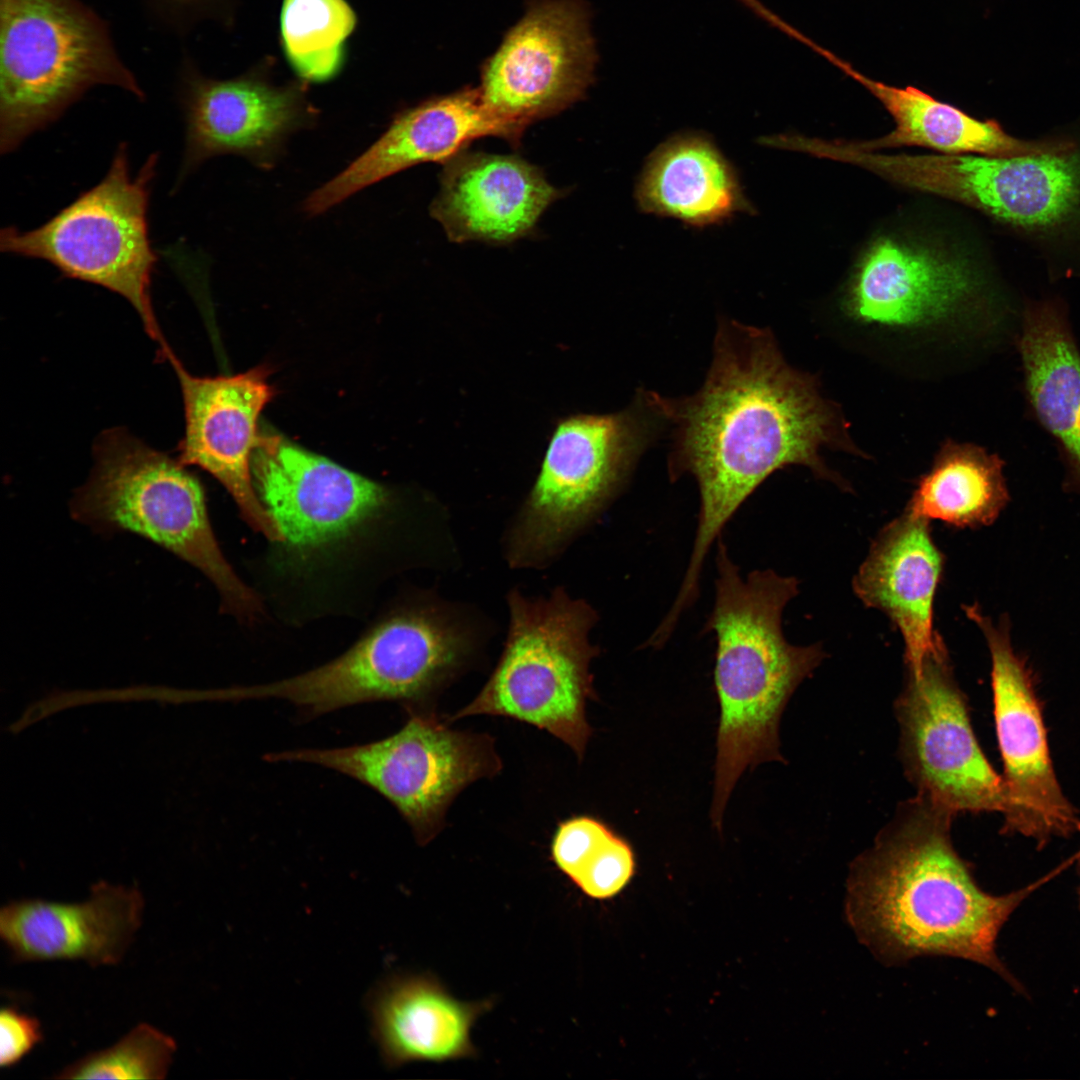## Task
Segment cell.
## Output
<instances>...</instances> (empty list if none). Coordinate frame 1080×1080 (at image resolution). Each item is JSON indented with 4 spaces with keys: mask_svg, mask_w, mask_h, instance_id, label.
Wrapping results in <instances>:
<instances>
[{
    "mask_svg": "<svg viewBox=\"0 0 1080 1080\" xmlns=\"http://www.w3.org/2000/svg\"><path fill=\"white\" fill-rule=\"evenodd\" d=\"M254 486L283 541L322 548L377 517L389 495L378 483L279 435L260 434L251 459Z\"/></svg>",
    "mask_w": 1080,
    "mask_h": 1080,
    "instance_id": "2e32d148",
    "label": "cell"
},
{
    "mask_svg": "<svg viewBox=\"0 0 1080 1080\" xmlns=\"http://www.w3.org/2000/svg\"><path fill=\"white\" fill-rule=\"evenodd\" d=\"M983 634L991 658L997 739L1003 761L1005 830L1045 842L1080 830V819L1057 781L1032 673L1011 641L1009 617L994 622L977 603L963 606Z\"/></svg>",
    "mask_w": 1080,
    "mask_h": 1080,
    "instance_id": "9a60e30c",
    "label": "cell"
},
{
    "mask_svg": "<svg viewBox=\"0 0 1080 1080\" xmlns=\"http://www.w3.org/2000/svg\"><path fill=\"white\" fill-rule=\"evenodd\" d=\"M409 718L396 733L370 743L331 749L269 753V762L317 764L371 787L412 828L421 845L441 830L446 811L469 784L501 770L488 735L449 728L434 713L407 707Z\"/></svg>",
    "mask_w": 1080,
    "mask_h": 1080,
    "instance_id": "8fae6325",
    "label": "cell"
},
{
    "mask_svg": "<svg viewBox=\"0 0 1080 1080\" xmlns=\"http://www.w3.org/2000/svg\"><path fill=\"white\" fill-rule=\"evenodd\" d=\"M664 420L644 391L619 412L559 419L512 529L511 565L538 567L556 556L621 488Z\"/></svg>",
    "mask_w": 1080,
    "mask_h": 1080,
    "instance_id": "9c48e42d",
    "label": "cell"
},
{
    "mask_svg": "<svg viewBox=\"0 0 1080 1080\" xmlns=\"http://www.w3.org/2000/svg\"><path fill=\"white\" fill-rule=\"evenodd\" d=\"M635 869L636 859L631 844L614 831L594 852L572 883L590 898L609 899L628 885Z\"/></svg>",
    "mask_w": 1080,
    "mask_h": 1080,
    "instance_id": "f546056e",
    "label": "cell"
},
{
    "mask_svg": "<svg viewBox=\"0 0 1080 1080\" xmlns=\"http://www.w3.org/2000/svg\"><path fill=\"white\" fill-rule=\"evenodd\" d=\"M1059 152L899 154L893 181L974 208L1027 243L1055 276L1080 277V128Z\"/></svg>",
    "mask_w": 1080,
    "mask_h": 1080,
    "instance_id": "52a82bcc",
    "label": "cell"
},
{
    "mask_svg": "<svg viewBox=\"0 0 1080 1080\" xmlns=\"http://www.w3.org/2000/svg\"><path fill=\"white\" fill-rule=\"evenodd\" d=\"M843 307L862 324L921 328L986 318L1000 326L1009 302L969 256L893 234L878 236L850 276Z\"/></svg>",
    "mask_w": 1080,
    "mask_h": 1080,
    "instance_id": "7c38bea8",
    "label": "cell"
},
{
    "mask_svg": "<svg viewBox=\"0 0 1080 1080\" xmlns=\"http://www.w3.org/2000/svg\"><path fill=\"white\" fill-rule=\"evenodd\" d=\"M157 162V154H151L133 176L128 146L119 144L100 182L34 229H2L0 249L47 261L65 277L122 296L166 359L172 350L158 326L150 293L157 255L149 237L148 207Z\"/></svg>",
    "mask_w": 1080,
    "mask_h": 1080,
    "instance_id": "8992f818",
    "label": "cell"
},
{
    "mask_svg": "<svg viewBox=\"0 0 1080 1080\" xmlns=\"http://www.w3.org/2000/svg\"><path fill=\"white\" fill-rule=\"evenodd\" d=\"M355 15L344 0H284L281 34L286 56L304 80L332 79L344 60Z\"/></svg>",
    "mask_w": 1080,
    "mask_h": 1080,
    "instance_id": "83f0119b",
    "label": "cell"
},
{
    "mask_svg": "<svg viewBox=\"0 0 1080 1080\" xmlns=\"http://www.w3.org/2000/svg\"><path fill=\"white\" fill-rule=\"evenodd\" d=\"M179 80L185 120L179 181L205 160L223 154L271 168L288 136L310 127L315 119L296 86L274 87L248 77L210 79L188 62L183 63Z\"/></svg>",
    "mask_w": 1080,
    "mask_h": 1080,
    "instance_id": "ac0fdd59",
    "label": "cell"
},
{
    "mask_svg": "<svg viewBox=\"0 0 1080 1080\" xmlns=\"http://www.w3.org/2000/svg\"><path fill=\"white\" fill-rule=\"evenodd\" d=\"M70 511L96 531L135 533L193 565L215 585L224 611L240 618L259 611V601L219 547L201 482L178 458L122 429L106 431Z\"/></svg>",
    "mask_w": 1080,
    "mask_h": 1080,
    "instance_id": "277c9868",
    "label": "cell"
},
{
    "mask_svg": "<svg viewBox=\"0 0 1080 1080\" xmlns=\"http://www.w3.org/2000/svg\"><path fill=\"white\" fill-rule=\"evenodd\" d=\"M185 417L178 460L211 474L230 493L243 519L268 539L282 542L281 532L256 492L251 459L259 441V415L273 398L270 370L253 368L235 376L191 375L172 354Z\"/></svg>",
    "mask_w": 1080,
    "mask_h": 1080,
    "instance_id": "e0dca14e",
    "label": "cell"
},
{
    "mask_svg": "<svg viewBox=\"0 0 1080 1080\" xmlns=\"http://www.w3.org/2000/svg\"><path fill=\"white\" fill-rule=\"evenodd\" d=\"M520 136L485 107L478 88L429 99L399 113L386 131L337 176L312 192L303 209L325 212L356 192L414 165L445 163L475 139Z\"/></svg>",
    "mask_w": 1080,
    "mask_h": 1080,
    "instance_id": "d6986e66",
    "label": "cell"
},
{
    "mask_svg": "<svg viewBox=\"0 0 1080 1080\" xmlns=\"http://www.w3.org/2000/svg\"><path fill=\"white\" fill-rule=\"evenodd\" d=\"M944 563L930 521L905 509L879 531L854 576L856 596L900 632L907 670L918 669L943 642L933 627V609Z\"/></svg>",
    "mask_w": 1080,
    "mask_h": 1080,
    "instance_id": "7402d4cb",
    "label": "cell"
},
{
    "mask_svg": "<svg viewBox=\"0 0 1080 1080\" xmlns=\"http://www.w3.org/2000/svg\"><path fill=\"white\" fill-rule=\"evenodd\" d=\"M716 568L715 600L704 632L716 638L719 724L711 820L722 831L727 802L746 769L783 761L781 716L825 652L820 644L797 646L784 636V609L799 592L795 577L771 569L742 577L721 537Z\"/></svg>",
    "mask_w": 1080,
    "mask_h": 1080,
    "instance_id": "3957f363",
    "label": "cell"
},
{
    "mask_svg": "<svg viewBox=\"0 0 1080 1080\" xmlns=\"http://www.w3.org/2000/svg\"><path fill=\"white\" fill-rule=\"evenodd\" d=\"M211 0H149L154 10L163 19L175 26L184 27L185 23L202 12Z\"/></svg>",
    "mask_w": 1080,
    "mask_h": 1080,
    "instance_id": "d6a6232c",
    "label": "cell"
},
{
    "mask_svg": "<svg viewBox=\"0 0 1080 1080\" xmlns=\"http://www.w3.org/2000/svg\"><path fill=\"white\" fill-rule=\"evenodd\" d=\"M1003 467L983 447L947 440L905 509L959 529L989 526L1010 500Z\"/></svg>",
    "mask_w": 1080,
    "mask_h": 1080,
    "instance_id": "4316f807",
    "label": "cell"
},
{
    "mask_svg": "<svg viewBox=\"0 0 1080 1080\" xmlns=\"http://www.w3.org/2000/svg\"><path fill=\"white\" fill-rule=\"evenodd\" d=\"M646 213L695 227L718 224L750 208L734 168L706 136L682 133L649 156L635 189Z\"/></svg>",
    "mask_w": 1080,
    "mask_h": 1080,
    "instance_id": "484cf974",
    "label": "cell"
},
{
    "mask_svg": "<svg viewBox=\"0 0 1080 1080\" xmlns=\"http://www.w3.org/2000/svg\"><path fill=\"white\" fill-rule=\"evenodd\" d=\"M560 195L518 156L463 150L444 163L430 213L451 241L505 244L527 235Z\"/></svg>",
    "mask_w": 1080,
    "mask_h": 1080,
    "instance_id": "44dd1931",
    "label": "cell"
},
{
    "mask_svg": "<svg viewBox=\"0 0 1080 1080\" xmlns=\"http://www.w3.org/2000/svg\"><path fill=\"white\" fill-rule=\"evenodd\" d=\"M950 810L919 795L902 803L850 867L845 913L860 941L886 964L950 956L990 968L1015 988L996 954L999 932L1032 891H983L956 852Z\"/></svg>",
    "mask_w": 1080,
    "mask_h": 1080,
    "instance_id": "7a4b0ae2",
    "label": "cell"
},
{
    "mask_svg": "<svg viewBox=\"0 0 1080 1080\" xmlns=\"http://www.w3.org/2000/svg\"><path fill=\"white\" fill-rule=\"evenodd\" d=\"M597 62L582 0H530L481 70L488 111L519 136L585 95Z\"/></svg>",
    "mask_w": 1080,
    "mask_h": 1080,
    "instance_id": "5bb4252c",
    "label": "cell"
},
{
    "mask_svg": "<svg viewBox=\"0 0 1080 1080\" xmlns=\"http://www.w3.org/2000/svg\"><path fill=\"white\" fill-rule=\"evenodd\" d=\"M793 38L804 43L843 73L867 89L893 117L896 126L879 138L851 142L864 151L919 146L945 154H978L1018 157L1067 149L1073 142L1071 130L1037 139H1023L1007 133L995 120H980L939 101L913 87H896L862 74L851 64L813 42L800 31Z\"/></svg>",
    "mask_w": 1080,
    "mask_h": 1080,
    "instance_id": "603a6c76",
    "label": "cell"
},
{
    "mask_svg": "<svg viewBox=\"0 0 1080 1080\" xmlns=\"http://www.w3.org/2000/svg\"><path fill=\"white\" fill-rule=\"evenodd\" d=\"M42 1038L41 1023L36 1017L15 1007H3L0 1012V1066L15 1065Z\"/></svg>",
    "mask_w": 1080,
    "mask_h": 1080,
    "instance_id": "1f68e13d",
    "label": "cell"
},
{
    "mask_svg": "<svg viewBox=\"0 0 1080 1080\" xmlns=\"http://www.w3.org/2000/svg\"><path fill=\"white\" fill-rule=\"evenodd\" d=\"M145 901L135 887L99 882L77 903L22 899L0 911V937L17 962L80 960L118 964L143 921Z\"/></svg>",
    "mask_w": 1080,
    "mask_h": 1080,
    "instance_id": "ffe728a7",
    "label": "cell"
},
{
    "mask_svg": "<svg viewBox=\"0 0 1080 1080\" xmlns=\"http://www.w3.org/2000/svg\"><path fill=\"white\" fill-rule=\"evenodd\" d=\"M467 649L463 631L447 617L432 610H406L383 619L344 654L313 670L215 696L281 699L309 717L374 701L409 706L453 672Z\"/></svg>",
    "mask_w": 1080,
    "mask_h": 1080,
    "instance_id": "30bf717a",
    "label": "cell"
},
{
    "mask_svg": "<svg viewBox=\"0 0 1080 1080\" xmlns=\"http://www.w3.org/2000/svg\"><path fill=\"white\" fill-rule=\"evenodd\" d=\"M492 1005L460 1001L428 975L388 978L368 998L372 1034L390 1068L473 1057L471 1028Z\"/></svg>",
    "mask_w": 1080,
    "mask_h": 1080,
    "instance_id": "cb8c5ba5",
    "label": "cell"
},
{
    "mask_svg": "<svg viewBox=\"0 0 1080 1080\" xmlns=\"http://www.w3.org/2000/svg\"><path fill=\"white\" fill-rule=\"evenodd\" d=\"M674 425L669 475L697 482L700 509L689 563L675 598L690 607L710 547L766 478L790 465L847 488L823 461V447L860 453L834 404L814 376L792 368L772 332L721 320L705 382L694 395L667 399L651 392Z\"/></svg>",
    "mask_w": 1080,
    "mask_h": 1080,
    "instance_id": "6da1fadb",
    "label": "cell"
},
{
    "mask_svg": "<svg viewBox=\"0 0 1080 1080\" xmlns=\"http://www.w3.org/2000/svg\"><path fill=\"white\" fill-rule=\"evenodd\" d=\"M99 85L145 98L92 8L81 0H0L1 154Z\"/></svg>",
    "mask_w": 1080,
    "mask_h": 1080,
    "instance_id": "5b68a950",
    "label": "cell"
},
{
    "mask_svg": "<svg viewBox=\"0 0 1080 1080\" xmlns=\"http://www.w3.org/2000/svg\"><path fill=\"white\" fill-rule=\"evenodd\" d=\"M177 1050L173 1037L148 1023H139L114 1045L87 1054L65 1066L56 1079L166 1078Z\"/></svg>",
    "mask_w": 1080,
    "mask_h": 1080,
    "instance_id": "f1b7e54d",
    "label": "cell"
},
{
    "mask_svg": "<svg viewBox=\"0 0 1080 1080\" xmlns=\"http://www.w3.org/2000/svg\"><path fill=\"white\" fill-rule=\"evenodd\" d=\"M895 708L904 770L917 795L955 815L1003 813L1002 776L977 741L944 642L907 670Z\"/></svg>",
    "mask_w": 1080,
    "mask_h": 1080,
    "instance_id": "4fadbf2b",
    "label": "cell"
},
{
    "mask_svg": "<svg viewBox=\"0 0 1080 1080\" xmlns=\"http://www.w3.org/2000/svg\"><path fill=\"white\" fill-rule=\"evenodd\" d=\"M1017 347L1030 409L1052 437L1065 470V488L1080 494V349L1064 304L1027 303Z\"/></svg>",
    "mask_w": 1080,
    "mask_h": 1080,
    "instance_id": "d4e9b609",
    "label": "cell"
},
{
    "mask_svg": "<svg viewBox=\"0 0 1080 1080\" xmlns=\"http://www.w3.org/2000/svg\"><path fill=\"white\" fill-rule=\"evenodd\" d=\"M510 626L498 664L480 693L451 721L475 715L512 718L546 730L581 760L592 734L587 701L595 697L589 634L597 614L558 590L547 598L509 597Z\"/></svg>",
    "mask_w": 1080,
    "mask_h": 1080,
    "instance_id": "ba28073f",
    "label": "cell"
},
{
    "mask_svg": "<svg viewBox=\"0 0 1080 1080\" xmlns=\"http://www.w3.org/2000/svg\"><path fill=\"white\" fill-rule=\"evenodd\" d=\"M614 833L601 819L580 815L559 823L551 843V859L572 882L593 853Z\"/></svg>",
    "mask_w": 1080,
    "mask_h": 1080,
    "instance_id": "4dcf8cb0",
    "label": "cell"
}]
</instances>
